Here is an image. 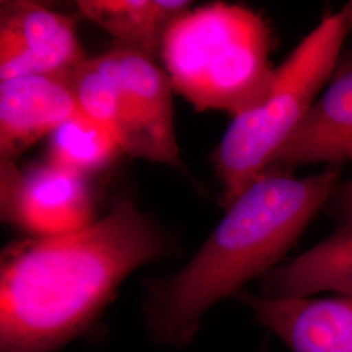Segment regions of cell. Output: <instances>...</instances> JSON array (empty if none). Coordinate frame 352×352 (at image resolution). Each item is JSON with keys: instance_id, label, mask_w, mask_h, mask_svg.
Instances as JSON below:
<instances>
[{"instance_id": "4", "label": "cell", "mask_w": 352, "mask_h": 352, "mask_svg": "<svg viewBox=\"0 0 352 352\" xmlns=\"http://www.w3.org/2000/svg\"><path fill=\"white\" fill-rule=\"evenodd\" d=\"M342 12L327 14L274 71L264 100L232 118L215 151L227 208L273 164L330 82L349 33Z\"/></svg>"}, {"instance_id": "6", "label": "cell", "mask_w": 352, "mask_h": 352, "mask_svg": "<svg viewBox=\"0 0 352 352\" xmlns=\"http://www.w3.org/2000/svg\"><path fill=\"white\" fill-rule=\"evenodd\" d=\"M76 20L32 1L0 7V81L71 72L84 62Z\"/></svg>"}, {"instance_id": "1", "label": "cell", "mask_w": 352, "mask_h": 352, "mask_svg": "<svg viewBox=\"0 0 352 352\" xmlns=\"http://www.w3.org/2000/svg\"><path fill=\"white\" fill-rule=\"evenodd\" d=\"M170 235L128 197L89 226L13 241L0 254V352H58L88 333Z\"/></svg>"}, {"instance_id": "2", "label": "cell", "mask_w": 352, "mask_h": 352, "mask_svg": "<svg viewBox=\"0 0 352 352\" xmlns=\"http://www.w3.org/2000/svg\"><path fill=\"white\" fill-rule=\"evenodd\" d=\"M340 186L338 166L295 177L270 168L226 208V214L187 264L153 283L144 318L153 340L183 349L218 302L280 265Z\"/></svg>"}, {"instance_id": "11", "label": "cell", "mask_w": 352, "mask_h": 352, "mask_svg": "<svg viewBox=\"0 0 352 352\" xmlns=\"http://www.w3.org/2000/svg\"><path fill=\"white\" fill-rule=\"evenodd\" d=\"M260 294L278 299L352 296V218L327 239L267 273Z\"/></svg>"}, {"instance_id": "7", "label": "cell", "mask_w": 352, "mask_h": 352, "mask_svg": "<svg viewBox=\"0 0 352 352\" xmlns=\"http://www.w3.org/2000/svg\"><path fill=\"white\" fill-rule=\"evenodd\" d=\"M236 299L291 352H352V296L278 299L244 289Z\"/></svg>"}, {"instance_id": "15", "label": "cell", "mask_w": 352, "mask_h": 352, "mask_svg": "<svg viewBox=\"0 0 352 352\" xmlns=\"http://www.w3.org/2000/svg\"><path fill=\"white\" fill-rule=\"evenodd\" d=\"M340 12L343 14V17H344V20H346V23H347L349 29H352V0L351 1H349V3L342 8ZM338 67H352V52L350 55L344 56L343 59H340Z\"/></svg>"}, {"instance_id": "12", "label": "cell", "mask_w": 352, "mask_h": 352, "mask_svg": "<svg viewBox=\"0 0 352 352\" xmlns=\"http://www.w3.org/2000/svg\"><path fill=\"white\" fill-rule=\"evenodd\" d=\"M113 51L133 111L155 142L164 164L182 171L173 101L175 90L170 77L149 56L120 47Z\"/></svg>"}, {"instance_id": "9", "label": "cell", "mask_w": 352, "mask_h": 352, "mask_svg": "<svg viewBox=\"0 0 352 352\" xmlns=\"http://www.w3.org/2000/svg\"><path fill=\"white\" fill-rule=\"evenodd\" d=\"M69 82L78 111L109 129L123 153L164 164L155 142L132 109L113 51L76 65Z\"/></svg>"}, {"instance_id": "14", "label": "cell", "mask_w": 352, "mask_h": 352, "mask_svg": "<svg viewBox=\"0 0 352 352\" xmlns=\"http://www.w3.org/2000/svg\"><path fill=\"white\" fill-rule=\"evenodd\" d=\"M49 151L47 161L84 177L101 171L123 153L109 129L80 111L51 135Z\"/></svg>"}, {"instance_id": "8", "label": "cell", "mask_w": 352, "mask_h": 352, "mask_svg": "<svg viewBox=\"0 0 352 352\" xmlns=\"http://www.w3.org/2000/svg\"><path fill=\"white\" fill-rule=\"evenodd\" d=\"M77 111L69 72L0 81L1 161H13Z\"/></svg>"}, {"instance_id": "10", "label": "cell", "mask_w": 352, "mask_h": 352, "mask_svg": "<svg viewBox=\"0 0 352 352\" xmlns=\"http://www.w3.org/2000/svg\"><path fill=\"white\" fill-rule=\"evenodd\" d=\"M351 158L352 67H338L302 126L267 170L292 173L308 164L338 166Z\"/></svg>"}, {"instance_id": "3", "label": "cell", "mask_w": 352, "mask_h": 352, "mask_svg": "<svg viewBox=\"0 0 352 352\" xmlns=\"http://www.w3.org/2000/svg\"><path fill=\"white\" fill-rule=\"evenodd\" d=\"M263 16L239 4L190 8L164 37L161 58L173 88L200 111L232 118L264 100L276 68Z\"/></svg>"}, {"instance_id": "13", "label": "cell", "mask_w": 352, "mask_h": 352, "mask_svg": "<svg viewBox=\"0 0 352 352\" xmlns=\"http://www.w3.org/2000/svg\"><path fill=\"white\" fill-rule=\"evenodd\" d=\"M78 10L119 42L120 49L151 59L161 56L164 37L192 7L186 0H81Z\"/></svg>"}, {"instance_id": "5", "label": "cell", "mask_w": 352, "mask_h": 352, "mask_svg": "<svg viewBox=\"0 0 352 352\" xmlns=\"http://www.w3.org/2000/svg\"><path fill=\"white\" fill-rule=\"evenodd\" d=\"M0 215L33 238L63 235L96 221L87 177L50 161L28 168L1 161Z\"/></svg>"}, {"instance_id": "16", "label": "cell", "mask_w": 352, "mask_h": 352, "mask_svg": "<svg viewBox=\"0 0 352 352\" xmlns=\"http://www.w3.org/2000/svg\"><path fill=\"white\" fill-rule=\"evenodd\" d=\"M261 352H269V349H267V343H265L264 347H263Z\"/></svg>"}]
</instances>
